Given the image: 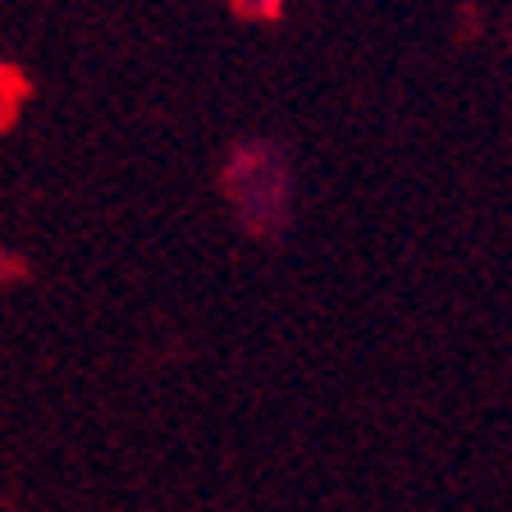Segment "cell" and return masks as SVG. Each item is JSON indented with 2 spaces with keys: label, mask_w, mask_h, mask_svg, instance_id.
<instances>
[{
  "label": "cell",
  "mask_w": 512,
  "mask_h": 512,
  "mask_svg": "<svg viewBox=\"0 0 512 512\" xmlns=\"http://www.w3.org/2000/svg\"><path fill=\"white\" fill-rule=\"evenodd\" d=\"M220 188L252 238L284 234L288 215H293V170L275 142H243L238 151H229Z\"/></svg>",
  "instance_id": "cell-1"
},
{
  "label": "cell",
  "mask_w": 512,
  "mask_h": 512,
  "mask_svg": "<svg viewBox=\"0 0 512 512\" xmlns=\"http://www.w3.org/2000/svg\"><path fill=\"white\" fill-rule=\"evenodd\" d=\"M288 10V0H234V14L247 23H275Z\"/></svg>",
  "instance_id": "cell-2"
},
{
  "label": "cell",
  "mask_w": 512,
  "mask_h": 512,
  "mask_svg": "<svg viewBox=\"0 0 512 512\" xmlns=\"http://www.w3.org/2000/svg\"><path fill=\"white\" fill-rule=\"evenodd\" d=\"M19 279H28V261L10 247H0V284H19Z\"/></svg>",
  "instance_id": "cell-3"
}]
</instances>
